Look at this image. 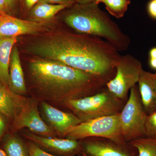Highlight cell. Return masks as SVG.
<instances>
[{
    "instance_id": "26",
    "label": "cell",
    "mask_w": 156,
    "mask_h": 156,
    "mask_svg": "<svg viewBox=\"0 0 156 156\" xmlns=\"http://www.w3.org/2000/svg\"><path fill=\"white\" fill-rule=\"evenodd\" d=\"M39 1L40 0H23L25 8L29 11L35 6L39 2Z\"/></svg>"
},
{
    "instance_id": "4",
    "label": "cell",
    "mask_w": 156,
    "mask_h": 156,
    "mask_svg": "<svg viewBox=\"0 0 156 156\" xmlns=\"http://www.w3.org/2000/svg\"><path fill=\"white\" fill-rule=\"evenodd\" d=\"M123 101L116 97L105 86L93 95L69 99L63 104L82 122L119 113L124 106Z\"/></svg>"
},
{
    "instance_id": "24",
    "label": "cell",
    "mask_w": 156,
    "mask_h": 156,
    "mask_svg": "<svg viewBox=\"0 0 156 156\" xmlns=\"http://www.w3.org/2000/svg\"><path fill=\"white\" fill-rule=\"evenodd\" d=\"M147 10L149 16L156 20V0H150L147 3Z\"/></svg>"
},
{
    "instance_id": "20",
    "label": "cell",
    "mask_w": 156,
    "mask_h": 156,
    "mask_svg": "<svg viewBox=\"0 0 156 156\" xmlns=\"http://www.w3.org/2000/svg\"><path fill=\"white\" fill-rule=\"evenodd\" d=\"M109 14L117 19L122 18L128 10L130 0H105L103 2Z\"/></svg>"
},
{
    "instance_id": "1",
    "label": "cell",
    "mask_w": 156,
    "mask_h": 156,
    "mask_svg": "<svg viewBox=\"0 0 156 156\" xmlns=\"http://www.w3.org/2000/svg\"><path fill=\"white\" fill-rule=\"evenodd\" d=\"M74 31L46 34L31 43L27 51L38 58L99 76L108 82L112 80L122 56L119 52L104 39Z\"/></svg>"
},
{
    "instance_id": "32",
    "label": "cell",
    "mask_w": 156,
    "mask_h": 156,
    "mask_svg": "<svg viewBox=\"0 0 156 156\" xmlns=\"http://www.w3.org/2000/svg\"><path fill=\"white\" fill-rule=\"evenodd\" d=\"M105 0H94V2L96 4H99L100 3H103Z\"/></svg>"
},
{
    "instance_id": "16",
    "label": "cell",
    "mask_w": 156,
    "mask_h": 156,
    "mask_svg": "<svg viewBox=\"0 0 156 156\" xmlns=\"http://www.w3.org/2000/svg\"><path fill=\"white\" fill-rule=\"evenodd\" d=\"M17 37H0V81L9 87V67L12 50Z\"/></svg>"
},
{
    "instance_id": "12",
    "label": "cell",
    "mask_w": 156,
    "mask_h": 156,
    "mask_svg": "<svg viewBox=\"0 0 156 156\" xmlns=\"http://www.w3.org/2000/svg\"><path fill=\"white\" fill-rule=\"evenodd\" d=\"M125 144L97 138L84 141L81 146L88 156H134L125 147Z\"/></svg>"
},
{
    "instance_id": "19",
    "label": "cell",
    "mask_w": 156,
    "mask_h": 156,
    "mask_svg": "<svg viewBox=\"0 0 156 156\" xmlns=\"http://www.w3.org/2000/svg\"><path fill=\"white\" fill-rule=\"evenodd\" d=\"M135 148L138 156H156V140L146 137H140L129 142Z\"/></svg>"
},
{
    "instance_id": "3",
    "label": "cell",
    "mask_w": 156,
    "mask_h": 156,
    "mask_svg": "<svg viewBox=\"0 0 156 156\" xmlns=\"http://www.w3.org/2000/svg\"><path fill=\"white\" fill-rule=\"evenodd\" d=\"M67 9L63 20L66 24L73 30L104 39L119 52L126 51L129 48L130 37L99 8L98 4L75 3Z\"/></svg>"
},
{
    "instance_id": "18",
    "label": "cell",
    "mask_w": 156,
    "mask_h": 156,
    "mask_svg": "<svg viewBox=\"0 0 156 156\" xmlns=\"http://www.w3.org/2000/svg\"><path fill=\"white\" fill-rule=\"evenodd\" d=\"M4 150L6 156H30L27 144L14 135H9L6 138Z\"/></svg>"
},
{
    "instance_id": "10",
    "label": "cell",
    "mask_w": 156,
    "mask_h": 156,
    "mask_svg": "<svg viewBox=\"0 0 156 156\" xmlns=\"http://www.w3.org/2000/svg\"><path fill=\"white\" fill-rule=\"evenodd\" d=\"M24 136L43 150L58 155L70 156L75 154L82 146L77 140L60 139L40 136L31 132H26Z\"/></svg>"
},
{
    "instance_id": "11",
    "label": "cell",
    "mask_w": 156,
    "mask_h": 156,
    "mask_svg": "<svg viewBox=\"0 0 156 156\" xmlns=\"http://www.w3.org/2000/svg\"><path fill=\"white\" fill-rule=\"evenodd\" d=\"M41 107L48 126L58 136L65 137L69 130L82 122L74 114L58 110L45 101L42 102Z\"/></svg>"
},
{
    "instance_id": "17",
    "label": "cell",
    "mask_w": 156,
    "mask_h": 156,
    "mask_svg": "<svg viewBox=\"0 0 156 156\" xmlns=\"http://www.w3.org/2000/svg\"><path fill=\"white\" fill-rule=\"evenodd\" d=\"M69 7L65 5L38 2L29 11V17L32 21L46 23L52 20L60 11Z\"/></svg>"
},
{
    "instance_id": "22",
    "label": "cell",
    "mask_w": 156,
    "mask_h": 156,
    "mask_svg": "<svg viewBox=\"0 0 156 156\" xmlns=\"http://www.w3.org/2000/svg\"><path fill=\"white\" fill-rule=\"evenodd\" d=\"M30 156H56L43 150L31 141L27 143Z\"/></svg>"
},
{
    "instance_id": "15",
    "label": "cell",
    "mask_w": 156,
    "mask_h": 156,
    "mask_svg": "<svg viewBox=\"0 0 156 156\" xmlns=\"http://www.w3.org/2000/svg\"><path fill=\"white\" fill-rule=\"evenodd\" d=\"M9 88L11 92L20 96H23L27 92L19 51L16 46L13 48L11 54Z\"/></svg>"
},
{
    "instance_id": "13",
    "label": "cell",
    "mask_w": 156,
    "mask_h": 156,
    "mask_svg": "<svg viewBox=\"0 0 156 156\" xmlns=\"http://www.w3.org/2000/svg\"><path fill=\"white\" fill-rule=\"evenodd\" d=\"M138 91L147 115L156 111V73L143 70L138 81Z\"/></svg>"
},
{
    "instance_id": "25",
    "label": "cell",
    "mask_w": 156,
    "mask_h": 156,
    "mask_svg": "<svg viewBox=\"0 0 156 156\" xmlns=\"http://www.w3.org/2000/svg\"><path fill=\"white\" fill-rule=\"evenodd\" d=\"M39 2L47 3L53 5H65L71 7L75 2L73 0H40Z\"/></svg>"
},
{
    "instance_id": "28",
    "label": "cell",
    "mask_w": 156,
    "mask_h": 156,
    "mask_svg": "<svg viewBox=\"0 0 156 156\" xmlns=\"http://www.w3.org/2000/svg\"><path fill=\"white\" fill-rule=\"evenodd\" d=\"M7 13L6 0H0V14Z\"/></svg>"
},
{
    "instance_id": "8",
    "label": "cell",
    "mask_w": 156,
    "mask_h": 156,
    "mask_svg": "<svg viewBox=\"0 0 156 156\" xmlns=\"http://www.w3.org/2000/svg\"><path fill=\"white\" fill-rule=\"evenodd\" d=\"M12 130L17 131L28 128L30 132L40 136L56 137L57 134L42 119L38 109L37 102L27 98L26 102L13 121Z\"/></svg>"
},
{
    "instance_id": "29",
    "label": "cell",
    "mask_w": 156,
    "mask_h": 156,
    "mask_svg": "<svg viewBox=\"0 0 156 156\" xmlns=\"http://www.w3.org/2000/svg\"><path fill=\"white\" fill-rule=\"evenodd\" d=\"M148 64L151 69L156 70V58H149Z\"/></svg>"
},
{
    "instance_id": "21",
    "label": "cell",
    "mask_w": 156,
    "mask_h": 156,
    "mask_svg": "<svg viewBox=\"0 0 156 156\" xmlns=\"http://www.w3.org/2000/svg\"><path fill=\"white\" fill-rule=\"evenodd\" d=\"M145 137L156 140V111L147 115L145 124Z\"/></svg>"
},
{
    "instance_id": "34",
    "label": "cell",
    "mask_w": 156,
    "mask_h": 156,
    "mask_svg": "<svg viewBox=\"0 0 156 156\" xmlns=\"http://www.w3.org/2000/svg\"><path fill=\"white\" fill-rule=\"evenodd\" d=\"M81 156H88L87 154H86L84 153H83V154H82V155Z\"/></svg>"
},
{
    "instance_id": "9",
    "label": "cell",
    "mask_w": 156,
    "mask_h": 156,
    "mask_svg": "<svg viewBox=\"0 0 156 156\" xmlns=\"http://www.w3.org/2000/svg\"><path fill=\"white\" fill-rule=\"evenodd\" d=\"M48 30L46 23L19 19L7 13L0 14V37L35 34Z\"/></svg>"
},
{
    "instance_id": "2",
    "label": "cell",
    "mask_w": 156,
    "mask_h": 156,
    "mask_svg": "<svg viewBox=\"0 0 156 156\" xmlns=\"http://www.w3.org/2000/svg\"><path fill=\"white\" fill-rule=\"evenodd\" d=\"M31 82L38 92L51 101H66L93 95L106 86L99 76L53 60L38 58L28 65Z\"/></svg>"
},
{
    "instance_id": "23",
    "label": "cell",
    "mask_w": 156,
    "mask_h": 156,
    "mask_svg": "<svg viewBox=\"0 0 156 156\" xmlns=\"http://www.w3.org/2000/svg\"><path fill=\"white\" fill-rule=\"evenodd\" d=\"M7 14L12 15L17 11L21 0H6Z\"/></svg>"
},
{
    "instance_id": "5",
    "label": "cell",
    "mask_w": 156,
    "mask_h": 156,
    "mask_svg": "<svg viewBox=\"0 0 156 156\" xmlns=\"http://www.w3.org/2000/svg\"><path fill=\"white\" fill-rule=\"evenodd\" d=\"M119 113L82 122L69 130L65 137L77 140L89 137L105 138L126 144L121 132Z\"/></svg>"
},
{
    "instance_id": "7",
    "label": "cell",
    "mask_w": 156,
    "mask_h": 156,
    "mask_svg": "<svg viewBox=\"0 0 156 156\" xmlns=\"http://www.w3.org/2000/svg\"><path fill=\"white\" fill-rule=\"evenodd\" d=\"M114 77L106 87L116 97L124 100L131 88L136 86L143 70L141 62L130 54L121 56L115 65Z\"/></svg>"
},
{
    "instance_id": "30",
    "label": "cell",
    "mask_w": 156,
    "mask_h": 156,
    "mask_svg": "<svg viewBox=\"0 0 156 156\" xmlns=\"http://www.w3.org/2000/svg\"><path fill=\"white\" fill-rule=\"evenodd\" d=\"M73 1L76 4H80V5H84V4L94 2V0H73Z\"/></svg>"
},
{
    "instance_id": "31",
    "label": "cell",
    "mask_w": 156,
    "mask_h": 156,
    "mask_svg": "<svg viewBox=\"0 0 156 156\" xmlns=\"http://www.w3.org/2000/svg\"><path fill=\"white\" fill-rule=\"evenodd\" d=\"M149 58H156V47L152 48L149 52Z\"/></svg>"
},
{
    "instance_id": "33",
    "label": "cell",
    "mask_w": 156,
    "mask_h": 156,
    "mask_svg": "<svg viewBox=\"0 0 156 156\" xmlns=\"http://www.w3.org/2000/svg\"><path fill=\"white\" fill-rule=\"evenodd\" d=\"M0 156H6L5 151L0 148Z\"/></svg>"
},
{
    "instance_id": "6",
    "label": "cell",
    "mask_w": 156,
    "mask_h": 156,
    "mask_svg": "<svg viewBox=\"0 0 156 156\" xmlns=\"http://www.w3.org/2000/svg\"><path fill=\"white\" fill-rule=\"evenodd\" d=\"M147 114L143 106L136 86L130 90V95L119 113L120 127L126 142L145 137V124Z\"/></svg>"
},
{
    "instance_id": "27",
    "label": "cell",
    "mask_w": 156,
    "mask_h": 156,
    "mask_svg": "<svg viewBox=\"0 0 156 156\" xmlns=\"http://www.w3.org/2000/svg\"><path fill=\"white\" fill-rule=\"evenodd\" d=\"M3 115L0 113V140L2 138L5 132L6 128V122Z\"/></svg>"
},
{
    "instance_id": "14",
    "label": "cell",
    "mask_w": 156,
    "mask_h": 156,
    "mask_svg": "<svg viewBox=\"0 0 156 156\" xmlns=\"http://www.w3.org/2000/svg\"><path fill=\"white\" fill-rule=\"evenodd\" d=\"M27 99L11 92L0 81V113L7 119L13 121Z\"/></svg>"
}]
</instances>
